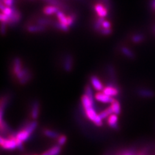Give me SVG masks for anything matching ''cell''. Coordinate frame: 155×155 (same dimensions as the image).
I'll return each instance as SVG.
<instances>
[{
	"label": "cell",
	"instance_id": "1",
	"mask_svg": "<svg viewBox=\"0 0 155 155\" xmlns=\"http://www.w3.org/2000/svg\"><path fill=\"white\" fill-rule=\"evenodd\" d=\"M81 103L83 105L87 117L92 122H93L97 126H101L103 124L102 120L99 114H97L94 109V103L91 101L88 96L84 95L81 98Z\"/></svg>",
	"mask_w": 155,
	"mask_h": 155
},
{
	"label": "cell",
	"instance_id": "2",
	"mask_svg": "<svg viewBox=\"0 0 155 155\" xmlns=\"http://www.w3.org/2000/svg\"><path fill=\"white\" fill-rule=\"evenodd\" d=\"M0 143L2 147L5 150H14L18 148L15 136H11L8 138H3L2 136L0 138Z\"/></svg>",
	"mask_w": 155,
	"mask_h": 155
},
{
	"label": "cell",
	"instance_id": "3",
	"mask_svg": "<svg viewBox=\"0 0 155 155\" xmlns=\"http://www.w3.org/2000/svg\"><path fill=\"white\" fill-rule=\"evenodd\" d=\"M12 14L11 16L9 18V21L7 23L9 26H14L21 20V13L19 12V11H18L16 7H14V6H12Z\"/></svg>",
	"mask_w": 155,
	"mask_h": 155
},
{
	"label": "cell",
	"instance_id": "4",
	"mask_svg": "<svg viewBox=\"0 0 155 155\" xmlns=\"http://www.w3.org/2000/svg\"><path fill=\"white\" fill-rule=\"evenodd\" d=\"M95 99L101 103L110 104H112L115 100L114 98H112V97H110L107 95H106L103 93V92L102 93L99 92V93H96L95 94Z\"/></svg>",
	"mask_w": 155,
	"mask_h": 155
},
{
	"label": "cell",
	"instance_id": "5",
	"mask_svg": "<svg viewBox=\"0 0 155 155\" xmlns=\"http://www.w3.org/2000/svg\"><path fill=\"white\" fill-rule=\"evenodd\" d=\"M31 133H29L27 130H26L25 128H23L22 130H20L19 132H18L15 134V137L18 141L21 142L22 143L23 142H25L30 138Z\"/></svg>",
	"mask_w": 155,
	"mask_h": 155
},
{
	"label": "cell",
	"instance_id": "6",
	"mask_svg": "<svg viewBox=\"0 0 155 155\" xmlns=\"http://www.w3.org/2000/svg\"><path fill=\"white\" fill-rule=\"evenodd\" d=\"M103 93L106 95L113 98V97L116 96L118 94L119 91L117 88H116V87H114L112 85H110L104 87V89L103 90Z\"/></svg>",
	"mask_w": 155,
	"mask_h": 155
},
{
	"label": "cell",
	"instance_id": "7",
	"mask_svg": "<svg viewBox=\"0 0 155 155\" xmlns=\"http://www.w3.org/2000/svg\"><path fill=\"white\" fill-rule=\"evenodd\" d=\"M94 10L100 18H104L108 14L107 9L101 3L96 4L94 6Z\"/></svg>",
	"mask_w": 155,
	"mask_h": 155
},
{
	"label": "cell",
	"instance_id": "8",
	"mask_svg": "<svg viewBox=\"0 0 155 155\" xmlns=\"http://www.w3.org/2000/svg\"><path fill=\"white\" fill-rule=\"evenodd\" d=\"M91 83L94 88L97 91H103L104 89L103 84H101V82L98 79V78H97L96 76H92L91 77Z\"/></svg>",
	"mask_w": 155,
	"mask_h": 155
},
{
	"label": "cell",
	"instance_id": "9",
	"mask_svg": "<svg viewBox=\"0 0 155 155\" xmlns=\"http://www.w3.org/2000/svg\"><path fill=\"white\" fill-rule=\"evenodd\" d=\"M72 64H73V58L70 54H68L64 61V69L67 72H70L72 70Z\"/></svg>",
	"mask_w": 155,
	"mask_h": 155
},
{
	"label": "cell",
	"instance_id": "10",
	"mask_svg": "<svg viewBox=\"0 0 155 155\" xmlns=\"http://www.w3.org/2000/svg\"><path fill=\"white\" fill-rule=\"evenodd\" d=\"M107 123L110 127L113 129H117L118 127V116L114 114H111L107 118Z\"/></svg>",
	"mask_w": 155,
	"mask_h": 155
},
{
	"label": "cell",
	"instance_id": "11",
	"mask_svg": "<svg viewBox=\"0 0 155 155\" xmlns=\"http://www.w3.org/2000/svg\"><path fill=\"white\" fill-rule=\"evenodd\" d=\"M23 69L21 66V61L19 58H16L14 60V65H13V71L14 73L16 76L19 74L21 71Z\"/></svg>",
	"mask_w": 155,
	"mask_h": 155
},
{
	"label": "cell",
	"instance_id": "12",
	"mask_svg": "<svg viewBox=\"0 0 155 155\" xmlns=\"http://www.w3.org/2000/svg\"><path fill=\"white\" fill-rule=\"evenodd\" d=\"M61 152V147L60 145H54L41 155H58Z\"/></svg>",
	"mask_w": 155,
	"mask_h": 155
},
{
	"label": "cell",
	"instance_id": "13",
	"mask_svg": "<svg viewBox=\"0 0 155 155\" xmlns=\"http://www.w3.org/2000/svg\"><path fill=\"white\" fill-rule=\"evenodd\" d=\"M32 109H31V116L33 120H36L38 118L39 115V103L37 101H34L32 104Z\"/></svg>",
	"mask_w": 155,
	"mask_h": 155
},
{
	"label": "cell",
	"instance_id": "14",
	"mask_svg": "<svg viewBox=\"0 0 155 155\" xmlns=\"http://www.w3.org/2000/svg\"><path fill=\"white\" fill-rule=\"evenodd\" d=\"M60 10L56 6L54 5H50L47 6L44 8H43V12L46 15H52V14H57V12L59 11Z\"/></svg>",
	"mask_w": 155,
	"mask_h": 155
},
{
	"label": "cell",
	"instance_id": "15",
	"mask_svg": "<svg viewBox=\"0 0 155 155\" xmlns=\"http://www.w3.org/2000/svg\"><path fill=\"white\" fill-rule=\"evenodd\" d=\"M138 93L140 96L145 97V98H151L154 96V93L153 91L146 89H140L138 90Z\"/></svg>",
	"mask_w": 155,
	"mask_h": 155
},
{
	"label": "cell",
	"instance_id": "16",
	"mask_svg": "<svg viewBox=\"0 0 155 155\" xmlns=\"http://www.w3.org/2000/svg\"><path fill=\"white\" fill-rule=\"evenodd\" d=\"M45 27L40 25H31L29 26L27 28V31L29 32H43L45 31Z\"/></svg>",
	"mask_w": 155,
	"mask_h": 155
},
{
	"label": "cell",
	"instance_id": "17",
	"mask_svg": "<svg viewBox=\"0 0 155 155\" xmlns=\"http://www.w3.org/2000/svg\"><path fill=\"white\" fill-rule=\"evenodd\" d=\"M121 52H122L125 56H127V58H130V59H134L135 54H134V52L127 47H122L121 48Z\"/></svg>",
	"mask_w": 155,
	"mask_h": 155
},
{
	"label": "cell",
	"instance_id": "18",
	"mask_svg": "<svg viewBox=\"0 0 155 155\" xmlns=\"http://www.w3.org/2000/svg\"><path fill=\"white\" fill-rule=\"evenodd\" d=\"M110 107L113 110V114L116 115H118L120 113V105L117 100H114L113 102L110 104Z\"/></svg>",
	"mask_w": 155,
	"mask_h": 155
},
{
	"label": "cell",
	"instance_id": "19",
	"mask_svg": "<svg viewBox=\"0 0 155 155\" xmlns=\"http://www.w3.org/2000/svg\"><path fill=\"white\" fill-rule=\"evenodd\" d=\"M113 114V112L112 109H111L110 107H109L108 108H107L104 110L101 111V112L99 114V115L100 116V118H101V120H103L105 118H108L109 116H110Z\"/></svg>",
	"mask_w": 155,
	"mask_h": 155
},
{
	"label": "cell",
	"instance_id": "20",
	"mask_svg": "<svg viewBox=\"0 0 155 155\" xmlns=\"http://www.w3.org/2000/svg\"><path fill=\"white\" fill-rule=\"evenodd\" d=\"M56 16H57V18H58V21H59V22H60L61 23L64 24V25L68 26V25H67V16H66L64 13H63L61 11H59L57 12ZM68 27H69V26H68Z\"/></svg>",
	"mask_w": 155,
	"mask_h": 155
},
{
	"label": "cell",
	"instance_id": "21",
	"mask_svg": "<svg viewBox=\"0 0 155 155\" xmlns=\"http://www.w3.org/2000/svg\"><path fill=\"white\" fill-rule=\"evenodd\" d=\"M44 134L47 136V137L51 138H58L59 137V134L58 133L54 131V130L46 129L44 130Z\"/></svg>",
	"mask_w": 155,
	"mask_h": 155
},
{
	"label": "cell",
	"instance_id": "22",
	"mask_svg": "<svg viewBox=\"0 0 155 155\" xmlns=\"http://www.w3.org/2000/svg\"><path fill=\"white\" fill-rule=\"evenodd\" d=\"M104 18H99V19H98L96 20V21L95 22L94 25V28L95 29L96 31H100L102 29V24L104 21Z\"/></svg>",
	"mask_w": 155,
	"mask_h": 155
},
{
	"label": "cell",
	"instance_id": "23",
	"mask_svg": "<svg viewBox=\"0 0 155 155\" xmlns=\"http://www.w3.org/2000/svg\"><path fill=\"white\" fill-rule=\"evenodd\" d=\"M52 25L56 28L60 29V30L64 31V32H68L69 31V27L64 25V24H62L60 22H53Z\"/></svg>",
	"mask_w": 155,
	"mask_h": 155
},
{
	"label": "cell",
	"instance_id": "24",
	"mask_svg": "<svg viewBox=\"0 0 155 155\" xmlns=\"http://www.w3.org/2000/svg\"><path fill=\"white\" fill-rule=\"evenodd\" d=\"M144 36L142 34H137L132 37V41L135 43H140L144 40Z\"/></svg>",
	"mask_w": 155,
	"mask_h": 155
},
{
	"label": "cell",
	"instance_id": "25",
	"mask_svg": "<svg viewBox=\"0 0 155 155\" xmlns=\"http://www.w3.org/2000/svg\"><path fill=\"white\" fill-rule=\"evenodd\" d=\"M85 94L87 95L89 98L91 99V101H94V96H93V92L92 90L90 85H87L85 89Z\"/></svg>",
	"mask_w": 155,
	"mask_h": 155
},
{
	"label": "cell",
	"instance_id": "26",
	"mask_svg": "<svg viewBox=\"0 0 155 155\" xmlns=\"http://www.w3.org/2000/svg\"><path fill=\"white\" fill-rule=\"evenodd\" d=\"M29 72H29V71H28L27 69H23L21 71V72H19V74H18L16 75L17 79H18V80H20L21 79L23 78L24 77L26 76L29 73Z\"/></svg>",
	"mask_w": 155,
	"mask_h": 155
},
{
	"label": "cell",
	"instance_id": "27",
	"mask_svg": "<svg viewBox=\"0 0 155 155\" xmlns=\"http://www.w3.org/2000/svg\"><path fill=\"white\" fill-rule=\"evenodd\" d=\"M2 13L5 14V15H7V16H8L9 18L11 16V15L12 14V12H13V8H12V7H5V8L3 10V11H2Z\"/></svg>",
	"mask_w": 155,
	"mask_h": 155
},
{
	"label": "cell",
	"instance_id": "28",
	"mask_svg": "<svg viewBox=\"0 0 155 155\" xmlns=\"http://www.w3.org/2000/svg\"><path fill=\"white\" fill-rule=\"evenodd\" d=\"M37 23H38V25H43V26H45V25H50V24L51 23L50 20H48V19H43V18L39 19L37 21Z\"/></svg>",
	"mask_w": 155,
	"mask_h": 155
},
{
	"label": "cell",
	"instance_id": "29",
	"mask_svg": "<svg viewBox=\"0 0 155 155\" xmlns=\"http://www.w3.org/2000/svg\"><path fill=\"white\" fill-rule=\"evenodd\" d=\"M67 141V137L65 136H60V137L58 138V145L60 146L64 145Z\"/></svg>",
	"mask_w": 155,
	"mask_h": 155
},
{
	"label": "cell",
	"instance_id": "30",
	"mask_svg": "<svg viewBox=\"0 0 155 155\" xmlns=\"http://www.w3.org/2000/svg\"><path fill=\"white\" fill-rule=\"evenodd\" d=\"M31 72H29V73L26 76L24 77L23 78L21 79L20 80H19V81L21 84H25L27 82H28L29 80H31Z\"/></svg>",
	"mask_w": 155,
	"mask_h": 155
},
{
	"label": "cell",
	"instance_id": "31",
	"mask_svg": "<svg viewBox=\"0 0 155 155\" xmlns=\"http://www.w3.org/2000/svg\"><path fill=\"white\" fill-rule=\"evenodd\" d=\"M0 19H1L2 23H5L7 24V23H8V22L9 21V17L2 12V14H0Z\"/></svg>",
	"mask_w": 155,
	"mask_h": 155
},
{
	"label": "cell",
	"instance_id": "32",
	"mask_svg": "<svg viewBox=\"0 0 155 155\" xmlns=\"http://www.w3.org/2000/svg\"><path fill=\"white\" fill-rule=\"evenodd\" d=\"M14 2V0H1L2 3H3L5 5L8 7H12L13 6Z\"/></svg>",
	"mask_w": 155,
	"mask_h": 155
},
{
	"label": "cell",
	"instance_id": "33",
	"mask_svg": "<svg viewBox=\"0 0 155 155\" xmlns=\"http://www.w3.org/2000/svg\"><path fill=\"white\" fill-rule=\"evenodd\" d=\"M101 34H102L104 35H109L112 32V30L110 28L109 29H105V28H102L100 31Z\"/></svg>",
	"mask_w": 155,
	"mask_h": 155
},
{
	"label": "cell",
	"instance_id": "34",
	"mask_svg": "<svg viewBox=\"0 0 155 155\" xmlns=\"http://www.w3.org/2000/svg\"><path fill=\"white\" fill-rule=\"evenodd\" d=\"M144 153H141L140 155H143ZM120 155H138V154H135L134 152L131 150H129V151H125V152L120 154Z\"/></svg>",
	"mask_w": 155,
	"mask_h": 155
},
{
	"label": "cell",
	"instance_id": "35",
	"mask_svg": "<svg viewBox=\"0 0 155 155\" xmlns=\"http://www.w3.org/2000/svg\"><path fill=\"white\" fill-rule=\"evenodd\" d=\"M110 23H109V21L105 20L102 24V28H105V29H109L110 28Z\"/></svg>",
	"mask_w": 155,
	"mask_h": 155
},
{
	"label": "cell",
	"instance_id": "36",
	"mask_svg": "<svg viewBox=\"0 0 155 155\" xmlns=\"http://www.w3.org/2000/svg\"><path fill=\"white\" fill-rule=\"evenodd\" d=\"M45 1H47V2L50 3L51 4L54 5V6H60V7L62 6V5H61V3L60 2H58L57 1H56V0H45Z\"/></svg>",
	"mask_w": 155,
	"mask_h": 155
},
{
	"label": "cell",
	"instance_id": "37",
	"mask_svg": "<svg viewBox=\"0 0 155 155\" xmlns=\"http://www.w3.org/2000/svg\"><path fill=\"white\" fill-rule=\"evenodd\" d=\"M5 29H6V23L2 22V33L4 35L5 34Z\"/></svg>",
	"mask_w": 155,
	"mask_h": 155
},
{
	"label": "cell",
	"instance_id": "38",
	"mask_svg": "<svg viewBox=\"0 0 155 155\" xmlns=\"http://www.w3.org/2000/svg\"><path fill=\"white\" fill-rule=\"evenodd\" d=\"M151 7L153 10H154V11H155V0H151Z\"/></svg>",
	"mask_w": 155,
	"mask_h": 155
},
{
	"label": "cell",
	"instance_id": "39",
	"mask_svg": "<svg viewBox=\"0 0 155 155\" xmlns=\"http://www.w3.org/2000/svg\"><path fill=\"white\" fill-rule=\"evenodd\" d=\"M105 3L107 5V6L109 7V6L110 5V0H104Z\"/></svg>",
	"mask_w": 155,
	"mask_h": 155
},
{
	"label": "cell",
	"instance_id": "40",
	"mask_svg": "<svg viewBox=\"0 0 155 155\" xmlns=\"http://www.w3.org/2000/svg\"><path fill=\"white\" fill-rule=\"evenodd\" d=\"M31 1H34V0H31Z\"/></svg>",
	"mask_w": 155,
	"mask_h": 155
},
{
	"label": "cell",
	"instance_id": "41",
	"mask_svg": "<svg viewBox=\"0 0 155 155\" xmlns=\"http://www.w3.org/2000/svg\"><path fill=\"white\" fill-rule=\"evenodd\" d=\"M154 31H155V27H154Z\"/></svg>",
	"mask_w": 155,
	"mask_h": 155
}]
</instances>
